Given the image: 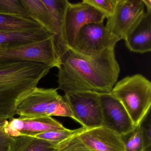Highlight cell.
<instances>
[{"mask_svg":"<svg viewBox=\"0 0 151 151\" xmlns=\"http://www.w3.org/2000/svg\"><path fill=\"white\" fill-rule=\"evenodd\" d=\"M142 123L135 127L129 134L122 137L125 151H144L145 150Z\"/></svg>","mask_w":151,"mask_h":151,"instance_id":"obj_19","label":"cell"},{"mask_svg":"<svg viewBox=\"0 0 151 151\" xmlns=\"http://www.w3.org/2000/svg\"><path fill=\"white\" fill-rule=\"evenodd\" d=\"M49 11L54 30V42L61 58L67 49L63 43V31L68 0H42Z\"/></svg>","mask_w":151,"mask_h":151,"instance_id":"obj_14","label":"cell"},{"mask_svg":"<svg viewBox=\"0 0 151 151\" xmlns=\"http://www.w3.org/2000/svg\"><path fill=\"white\" fill-rule=\"evenodd\" d=\"M100 94L92 91L71 92L65 93L63 97L82 127L90 128L103 124Z\"/></svg>","mask_w":151,"mask_h":151,"instance_id":"obj_7","label":"cell"},{"mask_svg":"<svg viewBox=\"0 0 151 151\" xmlns=\"http://www.w3.org/2000/svg\"><path fill=\"white\" fill-rule=\"evenodd\" d=\"M51 69L42 63L0 58V121L14 118L18 105Z\"/></svg>","mask_w":151,"mask_h":151,"instance_id":"obj_2","label":"cell"},{"mask_svg":"<svg viewBox=\"0 0 151 151\" xmlns=\"http://www.w3.org/2000/svg\"><path fill=\"white\" fill-rule=\"evenodd\" d=\"M0 58L42 63L51 68H58L60 64V58L55 45L54 35L30 44L0 47Z\"/></svg>","mask_w":151,"mask_h":151,"instance_id":"obj_5","label":"cell"},{"mask_svg":"<svg viewBox=\"0 0 151 151\" xmlns=\"http://www.w3.org/2000/svg\"><path fill=\"white\" fill-rule=\"evenodd\" d=\"M58 69L57 89L64 93L77 91L110 93L120 72L115 48H109L93 57L84 56L68 49L61 57Z\"/></svg>","mask_w":151,"mask_h":151,"instance_id":"obj_1","label":"cell"},{"mask_svg":"<svg viewBox=\"0 0 151 151\" xmlns=\"http://www.w3.org/2000/svg\"><path fill=\"white\" fill-rule=\"evenodd\" d=\"M116 44L110 37L104 23H93L81 29L71 49L84 56L93 57L109 48H115Z\"/></svg>","mask_w":151,"mask_h":151,"instance_id":"obj_8","label":"cell"},{"mask_svg":"<svg viewBox=\"0 0 151 151\" xmlns=\"http://www.w3.org/2000/svg\"><path fill=\"white\" fill-rule=\"evenodd\" d=\"M43 28L30 17L0 14V32L29 31Z\"/></svg>","mask_w":151,"mask_h":151,"instance_id":"obj_16","label":"cell"},{"mask_svg":"<svg viewBox=\"0 0 151 151\" xmlns=\"http://www.w3.org/2000/svg\"><path fill=\"white\" fill-rule=\"evenodd\" d=\"M78 136L92 151H125L122 136L104 126L84 127Z\"/></svg>","mask_w":151,"mask_h":151,"instance_id":"obj_11","label":"cell"},{"mask_svg":"<svg viewBox=\"0 0 151 151\" xmlns=\"http://www.w3.org/2000/svg\"><path fill=\"white\" fill-rule=\"evenodd\" d=\"M22 1L29 16L54 35V30L49 11L43 1L22 0Z\"/></svg>","mask_w":151,"mask_h":151,"instance_id":"obj_17","label":"cell"},{"mask_svg":"<svg viewBox=\"0 0 151 151\" xmlns=\"http://www.w3.org/2000/svg\"><path fill=\"white\" fill-rule=\"evenodd\" d=\"M79 132L58 143L53 151H92L79 138Z\"/></svg>","mask_w":151,"mask_h":151,"instance_id":"obj_21","label":"cell"},{"mask_svg":"<svg viewBox=\"0 0 151 151\" xmlns=\"http://www.w3.org/2000/svg\"><path fill=\"white\" fill-rule=\"evenodd\" d=\"M130 51L144 54L151 51V14L145 16L135 29L124 40Z\"/></svg>","mask_w":151,"mask_h":151,"instance_id":"obj_13","label":"cell"},{"mask_svg":"<svg viewBox=\"0 0 151 151\" xmlns=\"http://www.w3.org/2000/svg\"><path fill=\"white\" fill-rule=\"evenodd\" d=\"M145 6L147 8V13L151 14V0H142Z\"/></svg>","mask_w":151,"mask_h":151,"instance_id":"obj_25","label":"cell"},{"mask_svg":"<svg viewBox=\"0 0 151 151\" xmlns=\"http://www.w3.org/2000/svg\"><path fill=\"white\" fill-rule=\"evenodd\" d=\"M151 151V150H145V151Z\"/></svg>","mask_w":151,"mask_h":151,"instance_id":"obj_26","label":"cell"},{"mask_svg":"<svg viewBox=\"0 0 151 151\" xmlns=\"http://www.w3.org/2000/svg\"><path fill=\"white\" fill-rule=\"evenodd\" d=\"M8 123V120L0 121V151H6L8 147L10 137L5 130Z\"/></svg>","mask_w":151,"mask_h":151,"instance_id":"obj_24","label":"cell"},{"mask_svg":"<svg viewBox=\"0 0 151 151\" xmlns=\"http://www.w3.org/2000/svg\"><path fill=\"white\" fill-rule=\"evenodd\" d=\"M60 95L57 89L36 87L18 105L16 114L26 117L45 116L48 105Z\"/></svg>","mask_w":151,"mask_h":151,"instance_id":"obj_12","label":"cell"},{"mask_svg":"<svg viewBox=\"0 0 151 151\" xmlns=\"http://www.w3.org/2000/svg\"><path fill=\"white\" fill-rule=\"evenodd\" d=\"M45 114L50 116L70 117L79 123V121L74 114L70 106L61 95L54 100L48 105L46 110Z\"/></svg>","mask_w":151,"mask_h":151,"instance_id":"obj_18","label":"cell"},{"mask_svg":"<svg viewBox=\"0 0 151 151\" xmlns=\"http://www.w3.org/2000/svg\"><path fill=\"white\" fill-rule=\"evenodd\" d=\"M142 0H117L114 14L107 18L106 30L117 43L124 40L145 16Z\"/></svg>","mask_w":151,"mask_h":151,"instance_id":"obj_4","label":"cell"},{"mask_svg":"<svg viewBox=\"0 0 151 151\" xmlns=\"http://www.w3.org/2000/svg\"><path fill=\"white\" fill-rule=\"evenodd\" d=\"M103 13L106 19L114 14L117 0H83Z\"/></svg>","mask_w":151,"mask_h":151,"instance_id":"obj_23","label":"cell"},{"mask_svg":"<svg viewBox=\"0 0 151 151\" xmlns=\"http://www.w3.org/2000/svg\"><path fill=\"white\" fill-rule=\"evenodd\" d=\"M110 93L120 101L134 126L141 124L151 106V83L140 74L127 76L116 82Z\"/></svg>","mask_w":151,"mask_h":151,"instance_id":"obj_3","label":"cell"},{"mask_svg":"<svg viewBox=\"0 0 151 151\" xmlns=\"http://www.w3.org/2000/svg\"><path fill=\"white\" fill-rule=\"evenodd\" d=\"M82 127L76 129H66L61 130L51 131L46 132L39 134H36L33 137L40 139H45L47 141L59 143L69 137L78 133L83 129Z\"/></svg>","mask_w":151,"mask_h":151,"instance_id":"obj_22","label":"cell"},{"mask_svg":"<svg viewBox=\"0 0 151 151\" xmlns=\"http://www.w3.org/2000/svg\"><path fill=\"white\" fill-rule=\"evenodd\" d=\"M105 15L83 0L79 3L68 2L65 10L63 31V43L67 50L75 45L78 32L85 25L103 22Z\"/></svg>","mask_w":151,"mask_h":151,"instance_id":"obj_6","label":"cell"},{"mask_svg":"<svg viewBox=\"0 0 151 151\" xmlns=\"http://www.w3.org/2000/svg\"><path fill=\"white\" fill-rule=\"evenodd\" d=\"M0 14L31 18L22 0H0Z\"/></svg>","mask_w":151,"mask_h":151,"instance_id":"obj_20","label":"cell"},{"mask_svg":"<svg viewBox=\"0 0 151 151\" xmlns=\"http://www.w3.org/2000/svg\"><path fill=\"white\" fill-rule=\"evenodd\" d=\"M57 144L33 136L10 137L6 151H53Z\"/></svg>","mask_w":151,"mask_h":151,"instance_id":"obj_15","label":"cell"},{"mask_svg":"<svg viewBox=\"0 0 151 151\" xmlns=\"http://www.w3.org/2000/svg\"><path fill=\"white\" fill-rule=\"evenodd\" d=\"M67 128L52 116L26 117L19 116L8 121L6 132L10 137L19 136H34L46 132L61 130Z\"/></svg>","mask_w":151,"mask_h":151,"instance_id":"obj_10","label":"cell"},{"mask_svg":"<svg viewBox=\"0 0 151 151\" xmlns=\"http://www.w3.org/2000/svg\"><path fill=\"white\" fill-rule=\"evenodd\" d=\"M103 124L122 137L129 134L135 128L123 106L110 93H100Z\"/></svg>","mask_w":151,"mask_h":151,"instance_id":"obj_9","label":"cell"}]
</instances>
